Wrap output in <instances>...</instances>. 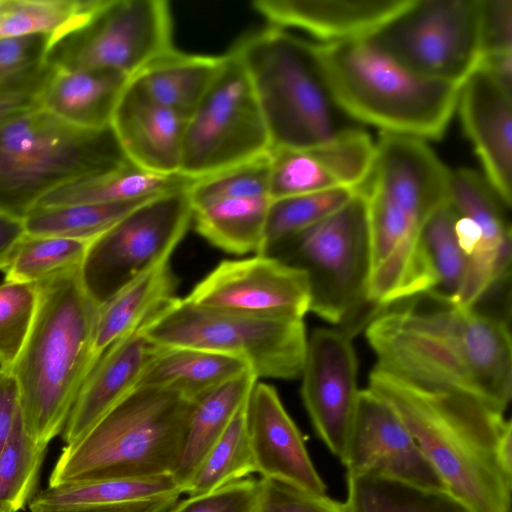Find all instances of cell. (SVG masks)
Masks as SVG:
<instances>
[{
    "label": "cell",
    "instance_id": "cell-1",
    "mask_svg": "<svg viewBox=\"0 0 512 512\" xmlns=\"http://www.w3.org/2000/svg\"><path fill=\"white\" fill-rule=\"evenodd\" d=\"M369 389L398 414L444 487L472 512H512V475L499 445L504 413L468 394L409 384L374 367Z\"/></svg>",
    "mask_w": 512,
    "mask_h": 512
},
{
    "label": "cell",
    "instance_id": "cell-2",
    "mask_svg": "<svg viewBox=\"0 0 512 512\" xmlns=\"http://www.w3.org/2000/svg\"><path fill=\"white\" fill-rule=\"evenodd\" d=\"M36 285L35 317L9 371L18 387L27 433L36 443L48 446L62 433L96 363L93 339L101 306L84 288L80 268Z\"/></svg>",
    "mask_w": 512,
    "mask_h": 512
},
{
    "label": "cell",
    "instance_id": "cell-3",
    "mask_svg": "<svg viewBox=\"0 0 512 512\" xmlns=\"http://www.w3.org/2000/svg\"><path fill=\"white\" fill-rule=\"evenodd\" d=\"M314 48L332 98L353 121L424 141L445 133L460 86L411 72L370 37Z\"/></svg>",
    "mask_w": 512,
    "mask_h": 512
},
{
    "label": "cell",
    "instance_id": "cell-4",
    "mask_svg": "<svg viewBox=\"0 0 512 512\" xmlns=\"http://www.w3.org/2000/svg\"><path fill=\"white\" fill-rule=\"evenodd\" d=\"M194 403L170 390L135 389L63 447L48 485L173 475Z\"/></svg>",
    "mask_w": 512,
    "mask_h": 512
},
{
    "label": "cell",
    "instance_id": "cell-5",
    "mask_svg": "<svg viewBox=\"0 0 512 512\" xmlns=\"http://www.w3.org/2000/svg\"><path fill=\"white\" fill-rule=\"evenodd\" d=\"M231 51L251 81L271 149L313 148L360 126L332 98L314 43L270 26L245 36Z\"/></svg>",
    "mask_w": 512,
    "mask_h": 512
},
{
    "label": "cell",
    "instance_id": "cell-6",
    "mask_svg": "<svg viewBox=\"0 0 512 512\" xmlns=\"http://www.w3.org/2000/svg\"><path fill=\"white\" fill-rule=\"evenodd\" d=\"M129 164L111 126L79 128L38 105L0 127V212L23 221L52 191Z\"/></svg>",
    "mask_w": 512,
    "mask_h": 512
},
{
    "label": "cell",
    "instance_id": "cell-7",
    "mask_svg": "<svg viewBox=\"0 0 512 512\" xmlns=\"http://www.w3.org/2000/svg\"><path fill=\"white\" fill-rule=\"evenodd\" d=\"M152 344L221 353L248 364L258 378L301 376L307 335L303 319L212 309L174 297L142 325Z\"/></svg>",
    "mask_w": 512,
    "mask_h": 512
},
{
    "label": "cell",
    "instance_id": "cell-8",
    "mask_svg": "<svg viewBox=\"0 0 512 512\" xmlns=\"http://www.w3.org/2000/svg\"><path fill=\"white\" fill-rule=\"evenodd\" d=\"M259 254L305 271L309 311L342 324L367 302L372 257L363 187L328 218L266 245Z\"/></svg>",
    "mask_w": 512,
    "mask_h": 512
},
{
    "label": "cell",
    "instance_id": "cell-9",
    "mask_svg": "<svg viewBox=\"0 0 512 512\" xmlns=\"http://www.w3.org/2000/svg\"><path fill=\"white\" fill-rule=\"evenodd\" d=\"M173 48L164 0H97L74 27L51 38L45 62L54 70L109 69L130 79Z\"/></svg>",
    "mask_w": 512,
    "mask_h": 512
},
{
    "label": "cell",
    "instance_id": "cell-10",
    "mask_svg": "<svg viewBox=\"0 0 512 512\" xmlns=\"http://www.w3.org/2000/svg\"><path fill=\"white\" fill-rule=\"evenodd\" d=\"M185 124L179 173L198 180L271 149L251 81L230 51Z\"/></svg>",
    "mask_w": 512,
    "mask_h": 512
},
{
    "label": "cell",
    "instance_id": "cell-11",
    "mask_svg": "<svg viewBox=\"0 0 512 512\" xmlns=\"http://www.w3.org/2000/svg\"><path fill=\"white\" fill-rule=\"evenodd\" d=\"M481 0H413L370 38L411 72L460 86L478 67Z\"/></svg>",
    "mask_w": 512,
    "mask_h": 512
},
{
    "label": "cell",
    "instance_id": "cell-12",
    "mask_svg": "<svg viewBox=\"0 0 512 512\" xmlns=\"http://www.w3.org/2000/svg\"><path fill=\"white\" fill-rule=\"evenodd\" d=\"M187 189L146 200L91 242L80 278L100 306L141 273L170 259L193 217Z\"/></svg>",
    "mask_w": 512,
    "mask_h": 512
},
{
    "label": "cell",
    "instance_id": "cell-13",
    "mask_svg": "<svg viewBox=\"0 0 512 512\" xmlns=\"http://www.w3.org/2000/svg\"><path fill=\"white\" fill-rule=\"evenodd\" d=\"M185 299L193 304L259 317L303 319L310 309L305 271L271 256L220 262Z\"/></svg>",
    "mask_w": 512,
    "mask_h": 512
},
{
    "label": "cell",
    "instance_id": "cell-14",
    "mask_svg": "<svg viewBox=\"0 0 512 512\" xmlns=\"http://www.w3.org/2000/svg\"><path fill=\"white\" fill-rule=\"evenodd\" d=\"M450 170L426 141L381 133L372 172L363 186L368 203L414 226L448 202Z\"/></svg>",
    "mask_w": 512,
    "mask_h": 512
},
{
    "label": "cell",
    "instance_id": "cell-15",
    "mask_svg": "<svg viewBox=\"0 0 512 512\" xmlns=\"http://www.w3.org/2000/svg\"><path fill=\"white\" fill-rule=\"evenodd\" d=\"M351 335L344 330L317 328L307 339L301 372V397L318 437L329 451L342 456L360 389Z\"/></svg>",
    "mask_w": 512,
    "mask_h": 512
},
{
    "label": "cell",
    "instance_id": "cell-16",
    "mask_svg": "<svg viewBox=\"0 0 512 512\" xmlns=\"http://www.w3.org/2000/svg\"><path fill=\"white\" fill-rule=\"evenodd\" d=\"M393 313L403 325L449 342L468 366L486 401L505 412L512 393V343L503 318L474 308L454 307L433 313Z\"/></svg>",
    "mask_w": 512,
    "mask_h": 512
},
{
    "label": "cell",
    "instance_id": "cell-17",
    "mask_svg": "<svg viewBox=\"0 0 512 512\" xmlns=\"http://www.w3.org/2000/svg\"><path fill=\"white\" fill-rule=\"evenodd\" d=\"M339 460L346 474L375 473L446 489L395 410L369 388L360 390Z\"/></svg>",
    "mask_w": 512,
    "mask_h": 512
},
{
    "label": "cell",
    "instance_id": "cell-18",
    "mask_svg": "<svg viewBox=\"0 0 512 512\" xmlns=\"http://www.w3.org/2000/svg\"><path fill=\"white\" fill-rule=\"evenodd\" d=\"M366 337L377 358L375 368L423 389L464 393L490 405L446 340L403 325L392 311L374 317Z\"/></svg>",
    "mask_w": 512,
    "mask_h": 512
},
{
    "label": "cell",
    "instance_id": "cell-19",
    "mask_svg": "<svg viewBox=\"0 0 512 512\" xmlns=\"http://www.w3.org/2000/svg\"><path fill=\"white\" fill-rule=\"evenodd\" d=\"M245 414L255 468L261 478L326 493V484L304 439L273 386L257 381L246 402Z\"/></svg>",
    "mask_w": 512,
    "mask_h": 512
},
{
    "label": "cell",
    "instance_id": "cell-20",
    "mask_svg": "<svg viewBox=\"0 0 512 512\" xmlns=\"http://www.w3.org/2000/svg\"><path fill=\"white\" fill-rule=\"evenodd\" d=\"M456 109L484 177L511 208L512 92L478 65L460 85Z\"/></svg>",
    "mask_w": 512,
    "mask_h": 512
},
{
    "label": "cell",
    "instance_id": "cell-21",
    "mask_svg": "<svg viewBox=\"0 0 512 512\" xmlns=\"http://www.w3.org/2000/svg\"><path fill=\"white\" fill-rule=\"evenodd\" d=\"M413 0H255L254 11L271 26L298 28L322 43L370 37Z\"/></svg>",
    "mask_w": 512,
    "mask_h": 512
},
{
    "label": "cell",
    "instance_id": "cell-22",
    "mask_svg": "<svg viewBox=\"0 0 512 512\" xmlns=\"http://www.w3.org/2000/svg\"><path fill=\"white\" fill-rule=\"evenodd\" d=\"M186 119L158 104L131 80L111 127L128 160L151 172L179 173Z\"/></svg>",
    "mask_w": 512,
    "mask_h": 512
},
{
    "label": "cell",
    "instance_id": "cell-23",
    "mask_svg": "<svg viewBox=\"0 0 512 512\" xmlns=\"http://www.w3.org/2000/svg\"><path fill=\"white\" fill-rule=\"evenodd\" d=\"M142 325L111 345L88 373L61 433L65 445L81 438L135 390L154 348Z\"/></svg>",
    "mask_w": 512,
    "mask_h": 512
},
{
    "label": "cell",
    "instance_id": "cell-24",
    "mask_svg": "<svg viewBox=\"0 0 512 512\" xmlns=\"http://www.w3.org/2000/svg\"><path fill=\"white\" fill-rule=\"evenodd\" d=\"M183 494L173 475L48 485L30 512H168Z\"/></svg>",
    "mask_w": 512,
    "mask_h": 512
},
{
    "label": "cell",
    "instance_id": "cell-25",
    "mask_svg": "<svg viewBox=\"0 0 512 512\" xmlns=\"http://www.w3.org/2000/svg\"><path fill=\"white\" fill-rule=\"evenodd\" d=\"M457 218L447 202L424 222L398 300L427 294L451 307L467 262L455 233Z\"/></svg>",
    "mask_w": 512,
    "mask_h": 512
},
{
    "label": "cell",
    "instance_id": "cell-26",
    "mask_svg": "<svg viewBox=\"0 0 512 512\" xmlns=\"http://www.w3.org/2000/svg\"><path fill=\"white\" fill-rule=\"evenodd\" d=\"M448 203L459 216L476 222L483 239L467 258V270L479 278H489L511 260V225L502 201L487 179L478 172L450 170Z\"/></svg>",
    "mask_w": 512,
    "mask_h": 512
},
{
    "label": "cell",
    "instance_id": "cell-27",
    "mask_svg": "<svg viewBox=\"0 0 512 512\" xmlns=\"http://www.w3.org/2000/svg\"><path fill=\"white\" fill-rule=\"evenodd\" d=\"M130 78L109 69L55 70L39 106L58 119L84 129L111 126Z\"/></svg>",
    "mask_w": 512,
    "mask_h": 512
},
{
    "label": "cell",
    "instance_id": "cell-28",
    "mask_svg": "<svg viewBox=\"0 0 512 512\" xmlns=\"http://www.w3.org/2000/svg\"><path fill=\"white\" fill-rule=\"evenodd\" d=\"M247 370L251 369L246 362L225 354L154 345L135 389L170 390L195 402Z\"/></svg>",
    "mask_w": 512,
    "mask_h": 512
},
{
    "label": "cell",
    "instance_id": "cell-29",
    "mask_svg": "<svg viewBox=\"0 0 512 512\" xmlns=\"http://www.w3.org/2000/svg\"><path fill=\"white\" fill-rule=\"evenodd\" d=\"M224 57L187 54L172 48L130 80L152 100L187 120L219 73Z\"/></svg>",
    "mask_w": 512,
    "mask_h": 512
},
{
    "label": "cell",
    "instance_id": "cell-30",
    "mask_svg": "<svg viewBox=\"0 0 512 512\" xmlns=\"http://www.w3.org/2000/svg\"><path fill=\"white\" fill-rule=\"evenodd\" d=\"M176 287L177 279L167 259L141 273L104 303L94 331L96 361L111 345L174 298Z\"/></svg>",
    "mask_w": 512,
    "mask_h": 512
},
{
    "label": "cell",
    "instance_id": "cell-31",
    "mask_svg": "<svg viewBox=\"0 0 512 512\" xmlns=\"http://www.w3.org/2000/svg\"><path fill=\"white\" fill-rule=\"evenodd\" d=\"M258 379L252 370H247L195 401L182 454L173 473L183 489V494L195 469L246 404Z\"/></svg>",
    "mask_w": 512,
    "mask_h": 512
},
{
    "label": "cell",
    "instance_id": "cell-32",
    "mask_svg": "<svg viewBox=\"0 0 512 512\" xmlns=\"http://www.w3.org/2000/svg\"><path fill=\"white\" fill-rule=\"evenodd\" d=\"M346 512H472L447 489L375 473L346 474Z\"/></svg>",
    "mask_w": 512,
    "mask_h": 512
},
{
    "label": "cell",
    "instance_id": "cell-33",
    "mask_svg": "<svg viewBox=\"0 0 512 512\" xmlns=\"http://www.w3.org/2000/svg\"><path fill=\"white\" fill-rule=\"evenodd\" d=\"M194 181L181 173L160 174L131 163L115 172L62 186L46 195L36 207L142 201L187 189Z\"/></svg>",
    "mask_w": 512,
    "mask_h": 512
},
{
    "label": "cell",
    "instance_id": "cell-34",
    "mask_svg": "<svg viewBox=\"0 0 512 512\" xmlns=\"http://www.w3.org/2000/svg\"><path fill=\"white\" fill-rule=\"evenodd\" d=\"M269 196L218 201L193 210L197 232L232 254H259L264 245Z\"/></svg>",
    "mask_w": 512,
    "mask_h": 512
},
{
    "label": "cell",
    "instance_id": "cell-35",
    "mask_svg": "<svg viewBox=\"0 0 512 512\" xmlns=\"http://www.w3.org/2000/svg\"><path fill=\"white\" fill-rule=\"evenodd\" d=\"M92 241L25 233L9 257L4 280L39 284L78 269Z\"/></svg>",
    "mask_w": 512,
    "mask_h": 512
},
{
    "label": "cell",
    "instance_id": "cell-36",
    "mask_svg": "<svg viewBox=\"0 0 512 512\" xmlns=\"http://www.w3.org/2000/svg\"><path fill=\"white\" fill-rule=\"evenodd\" d=\"M145 201L36 207L23 219L24 230L30 235L92 241Z\"/></svg>",
    "mask_w": 512,
    "mask_h": 512
},
{
    "label": "cell",
    "instance_id": "cell-37",
    "mask_svg": "<svg viewBox=\"0 0 512 512\" xmlns=\"http://www.w3.org/2000/svg\"><path fill=\"white\" fill-rule=\"evenodd\" d=\"M245 407L246 404L205 454L186 484L184 494H205L256 472Z\"/></svg>",
    "mask_w": 512,
    "mask_h": 512
},
{
    "label": "cell",
    "instance_id": "cell-38",
    "mask_svg": "<svg viewBox=\"0 0 512 512\" xmlns=\"http://www.w3.org/2000/svg\"><path fill=\"white\" fill-rule=\"evenodd\" d=\"M47 448L29 436L21 416L0 453V512H18L29 504Z\"/></svg>",
    "mask_w": 512,
    "mask_h": 512
},
{
    "label": "cell",
    "instance_id": "cell-39",
    "mask_svg": "<svg viewBox=\"0 0 512 512\" xmlns=\"http://www.w3.org/2000/svg\"><path fill=\"white\" fill-rule=\"evenodd\" d=\"M97 0H0V38L45 34L51 38L74 27Z\"/></svg>",
    "mask_w": 512,
    "mask_h": 512
},
{
    "label": "cell",
    "instance_id": "cell-40",
    "mask_svg": "<svg viewBox=\"0 0 512 512\" xmlns=\"http://www.w3.org/2000/svg\"><path fill=\"white\" fill-rule=\"evenodd\" d=\"M360 189L335 188L272 200L263 248L328 218L347 204Z\"/></svg>",
    "mask_w": 512,
    "mask_h": 512
},
{
    "label": "cell",
    "instance_id": "cell-41",
    "mask_svg": "<svg viewBox=\"0 0 512 512\" xmlns=\"http://www.w3.org/2000/svg\"><path fill=\"white\" fill-rule=\"evenodd\" d=\"M50 40L45 34L0 38V94L45 88L55 71L45 62Z\"/></svg>",
    "mask_w": 512,
    "mask_h": 512
},
{
    "label": "cell",
    "instance_id": "cell-42",
    "mask_svg": "<svg viewBox=\"0 0 512 512\" xmlns=\"http://www.w3.org/2000/svg\"><path fill=\"white\" fill-rule=\"evenodd\" d=\"M269 152L195 180L187 189L192 209L229 199L269 196Z\"/></svg>",
    "mask_w": 512,
    "mask_h": 512
},
{
    "label": "cell",
    "instance_id": "cell-43",
    "mask_svg": "<svg viewBox=\"0 0 512 512\" xmlns=\"http://www.w3.org/2000/svg\"><path fill=\"white\" fill-rule=\"evenodd\" d=\"M270 185L272 200L338 187L312 148L270 149Z\"/></svg>",
    "mask_w": 512,
    "mask_h": 512
},
{
    "label": "cell",
    "instance_id": "cell-44",
    "mask_svg": "<svg viewBox=\"0 0 512 512\" xmlns=\"http://www.w3.org/2000/svg\"><path fill=\"white\" fill-rule=\"evenodd\" d=\"M38 303L36 284L7 281L0 284V368L9 370L29 335Z\"/></svg>",
    "mask_w": 512,
    "mask_h": 512
},
{
    "label": "cell",
    "instance_id": "cell-45",
    "mask_svg": "<svg viewBox=\"0 0 512 512\" xmlns=\"http://www.w3.org/2000/svg\"><path fill=\"white\" fill-rule=\"evenodd\" d=\"M259 482L256 512H346L344 503L326 493H313L266 478H260Z\"/></svg>",
    "mask_w": 512,
    "mask_h": 512
},
{
    "label": "cell",
    "instance_id": "cell-46",
    "mask_svg": "<svg viewBox=\"0 0 512 512\" xmlns=\"http://www.w3.org/2000/svg\"><path fill=\"white\" fill-rule=\"evenodd\" d=\"M260 482L243 478L220 488L177 501L168 512H256Z\"/></svg>",
    "mask_w": 512,
    "mask_h": 512
},
{
    "label": "cell",
    "instance_id": "cell-47",
    "mask_svg": "<svg viewBox=\"0 0 512 512\" xmlns=\"http://www.w3.org/2000/svg\"><path fill=\"white\" fill-rule=\"evenodd\" d=\"M481 59L512 54V0H481Z\"/></svg>",
    "mask_w": 512,
    "mask_h": 512
},
{
    "label": "cell",
    "instance_id": "cell-48",
    "mask_svg": "<svg viewBox=\"0 0 512 512\" xmlns=\"http://www.w3.org/2000/svg\"><path fill=\"white\" fill-rule=\"evenodd\" d=\"M21 416L16 381L9 370L0 368V453Z\"/></svg>",
    "mask_w": 512,
    "mask_h": 512
},
{
    "label": "cell",
    "instance_id": "cell-49",
    "mask_svg": "<svg viewBox=\"0 0 512 512\" xmlns=\"http://www.w3.org/2000/svg\"><path fill=\"white\" fill-rule=\"evenodd\" d=\"M43 90H21L0 94V127L14 116L39 105Z\"/></svg>",
    "mask_w": 512,
    "mask_h": 512
},
{
    "label": "cell",
    "instance_id": "cell-50",
    "mask_svg": "<svg viewBox=\"0 0 512 512\" xmlns=\"http://www.w3.org/2000/svg\"><path fill=\"white\" fill-rule=\"evenodd\" d=\"M24 234L22 220L0 212V271H4L11 253Z\"/></svg>",
    "mask_w": 512,
    "mask_h": 512
},
{
    "label": "cell",
    "instance_id": "cell-51",
    "mask_svg": "<svg viewBox=\"0 0 512 512\" xmlns=\"http://www.w3.org/2000/svg\"><path fill=\"white\" fill-rule=\"evenodd\" d=\"M455 233L458 244L465 255L470 256L483 239L480 226L473 220L459 216L455 223Z\"/></svg>",
    "mask_w": 512,
    "mask_h": 512
}]
</instances>
